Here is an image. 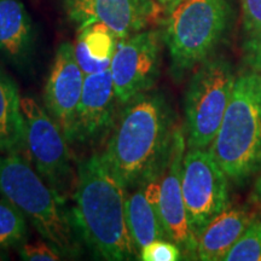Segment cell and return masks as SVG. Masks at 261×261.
Here are the masks:
<instances>
[{"label": "cell", "instance_id": "obj_11", "mask_svg": "<svg viewBox=\"0 0 261 261\" xmlns=\"http://www.w3.org/2000/svg\"><path fill=\"white\" fill-rule=\"evenodd\" d=\"M77 29L102 23L121 40L144 31L161 11L155 0H62Z\"/></svg>", "mask_w": 261, "mask_h": 261}, {"label": "cell", "instance_id": "obj_19", "mask_svg": "<svg viewBox=\"0 0 261 261\" xmlns=\"http://www.w3.org/2000/svg\"><path fill=\"white\" fill-rule=\"evenodd\" d=\"M242 51L250 70L261 71V0H241Z\"/></svg>", "mask_w": 261, "mask_h": 261}, {"label": "cell", "instance_id": "obj_20", "mask_svg": "<svg viewBox=\"0 0 261 261\" xmlns=\"http://www.w3.org/2000/svg\"><path fill=\"white\" fill-rule=\"evenodd\" d=\"M27 218L11 202L0 196V255L17 249L29 234Z\"/></svg>", "mask_w": 261, "mask_h": 261}, {"label": "cell", "instance_id": "obj_3", "mask_svg": "<svg viewBox=\"0 0 261 261\" xmlns=\"http://www.w3.org/2000/svg\"><path fill=\"white\" fill-rule=\"evenodd\" d=\"M0 196L17 207L64 257L80 255V237L65 203L22 151L0 152Z\"/></svg>", "mask_w": 261, "mask_h": 261}, {"label": "cell", "instance_id": "obj_13", "mask_svg": "<svg viewBox=\"0 0 261 261\" xmlns=\"http://www.w3.org/2000/svg\"><path fill=\"white\" fill-rule=\"evenodd\" d=\"M117 100L109 69L85 76L84 90L75 115L71 144L93 145L113 128L117 116Z\"/></svg>", "mask_w": 261, "mask_h": 261}, {"label": "cell", "instance_id": "obj_8", "mask_svg": "<svg viewBox=\"0 0 261 261\" xmlns=\"http://www.w3.org/2000/svg\"><path fill=\"white\" fill-rule=\"evenodd\" d=\"M230 179L208 149H187L181 188L189 224L198 238L205 226L230 207Z\"/></svg>", "mask_w": 261, "mask_h": 261}, {"label": "cell", "instance_id": "obj_23", "mask_svg": "<svg viewBox=\"0 0 261 261\" xmlns=\"http://www.w3.org/2000/svg\"><path fill=\"white\" fill-rule=\"evenodd\" d=\"M18 255L25 261H58L64 257L58 248L50 241H34V242L22 243L17 248Z\"/></svg>", "mask_w": 261, "mask_h": 261}, {"label": "cell", "instance_id": "obj_15", "mask_svg": "<svg viewBox=\"0 0 261 261\" xmlns=\"http://www.w3.org/2000/svg\"><path fill=\"white\" fill-rule=\"evenodd\" d=\"M254 215L244 207H228L202 231L196 256L202 261H224V257L252 223Z\"/></svg>", "mask_w": 261, "mask_h": 261}, {"label": "cell", "instance_id": "obj_9", "mask_svg": "<svg viewBox=\"0 0 261 261\" xmlns=\"http://www.w3.org/2000/svg\"><path fill=\"white\" fill-rule=\"evenodd\" d=\"M162 34L144 29L119 40L110 73L120 106L154 89L162 64Z\"/></svg>", "mask_w": 261, "mask_h": 261}, {"label": "cell", "instance_id": "obj_4", "mask_svg": "<svg viewBox=\"0 0 261 261\" xmlns=\"http://www.w3.org/2000/svg\"><path fill=\"white\" fill-rule=\"evenodd\" d=\"M234 19L232 0H184L163 21L162 40L171 74L180 81L213 57Z\"/></svg>", "mask_w": 261, "mask_h": 261}, {"label": "cell", "instance_id": "obj_7", "mask_svg": "<svg viewBox=\"0 0 261 261\" xmlns=\"http://www.w3.org/2000/svg\"><path fill=\"white\" fill-rule=\"evenodd\" d=\"M25 156L48 187L65 203L76 185V168L68 139L44 107L34 98L22 97Z\"/></svg>", "mask_w": 261, "mask_h": 261}, {"label": "cell", "instance_id": "obj_24", "mask_svg": "<svg viewBox=\"0 0 261 261\" xmlns=\"http://www.w3.org/2000/svg\"><path fill=\"white\" fill-rule=\"evenodd\" d=\"M155 2L161 6L163 11H166V14H168L169 11H172L175 6H178L184 0H155Z\"/></svg>", "mask_w": 261, "mask_h": 261}, {"label": "cell", "instance_id": "obj_6", "mask_svg": "<svg viewBox=\"0 0 261 261\" xmlns=\"http://www.w3.org/2000/svg\"><path fill=\"white\" fill-rule=\"evenodd\" d=\"M233 65L213 56L192 71L184 96L187 149H210L223 122L234 83Z\"/></svg>", "mask_w": 261, "mask_h": 261}, {"label": "cell", "instance_id": "obj_1", "mask_svg": "<svg viewBox=\"0 0 261 261\" xmlns=\"http://www.w3.org/2000/svg\"><path fill=\"white\" fill-rule=\"evenodd\" d=\"M127 192L103 154L77 162L71 218L80 240L99 259H138L126 219Z\"/></svg>", "mask_w": 261, "mask_h": 261}, {"label": "cell", "instance_id": "obj_5", "mask_svg": "<svg viewBox=\"0 0 261 261\" xmlns=\"http://www.w3.org/2000/svg\"><path fill=\"white\" fill-rule=\"evenodd\" d=\"M208 150L236 185L261 173V71L236 77L223 122Z\"/></svg>", "mask_w": 261, "mask_h": 261}, {"label": "cell", "instance_id": "obj_17", "mask_svg": "<svg viewBox=\"0 0 261 261\" xmlns=\"http://www.w3.org/2000/svg\"><path fill=\"white\" fill-rule=\"evenodd\" d=\"M21 98L18 85L0 65V152L23 150Z\"/></svg>", "mask_w": 261, "mask_h": 261}, {"label": "cell", "instance_id": "obj_12", "mask_svg": "<svg viewBox=\"0 0 261 261\" xmlns=\"http://www.w3.org/2000/svg\"><path fill=\"white\" fill-rule=\"evenodd\" d=\"M85 73L75 57L74 45L57 47L44 89V108L71 144L75 115L84 90Z\"/></svg>", "mask_w": 261, "mask_h": 261}, {"label": "cell", "instance_id": "obj_16", "mask_svg": "<svg viewBox=\"0 0 261 261\" xmlns=\"http://www.w3.org/2000/svg\"><path fill=\"white\" fill-rule=\"evenodd\" d=\"M75 57L85 75L109 69L120 39L102 23L77 29Z\"/></svg>", "mask_w": 261, "mask_h": 261}, {"label": "cell", "instance_id": "obj_21", "mask_svg": "<svg viewBox=\"0 0 261 261\" xmlns=\"http://www.w3.org/2000/svg\"><path fill=\"white\" fill-rule=\"evenodd\" d=\"M224 261H261V219L254 218Z\"/></svg>", "mask_w": 261, "mask_h": 261}, {"label": "cell", "instance_id": "obj_2", "mask_svg": "<svg viewBox=\"0 0 261 261\" xmlns=\"http://www.w3.org/2000/svg\"><path fill=\"white\" fill-rule=\"evenodd\" d=\"M175 127L172 108L159 91H146L121 106L103 156L127 190L159 171Z\"/></svg>", "mask_w": 261, "mask_h": 261}, {"label": "cell", "instance_id": "obj_22", "mask_svg": "<svg viewBox=\"0 0 261 261\" xmlns=\"http://www.w3.org/2000/svg\"><path fill=\"white\" fill-rule=\"evenodd\" d=\"M143 261H178L185 259L177 243L171 240H156L142 248L138 255Z\"/></svg>", "mask_w": 261, "mask_h": 261}, {"label": "cell", "instance_id": "obj_10", "mask_svg": "<svg viewBox=\"0 0 261 261\" xmlns=\"http://www.w3.org/2000/svg\"><path fill=\"white\" fill-rule=\"evenodd\" d=\"M187 151L184 127L177 126L168 152L158 172L159 213L168 240L177 243L189 259H197V238L189 224L181 188L182 161Z\"/></svg>", "mask_w": 261, "mask_h": 261}, {"label": "cell", "instance_id": "obj_14", "mask_svg": "<svg viewBox=\"0 0 261 261\" xmlns=\"http://www.w3.org/2000/svg\"><path fill=\"white\" fill-rule=\"evenodd\" d=\"M35 32L22 0H0V55L16 69L25 71L34 55Z\"/></svg>", "mask_w": 261, "mask_h": 261}, {"label": "cell", "instance_id": "obj_25", "mask_svg": "<svg viewBox=\"0 0 261 261\" xmlns=\"http://www.w3.org/2000/svg\"><path fill=\"white\" fill-rule=\"evenodd\" d=\"M254 198H255L257 203L261 204V174L257 178L255 185H254Z\"/></svg>", "mask_w": 261, "mask_h": 261}, {"label": "cell", "instance_id": "obj_18", "mask_svg": "<svg viewBox=\"0 0 261 261\" xmlns=\"http://www.w3.org/2000/svg\"><path fill=\"white\" fill-rule=\"evenodd\" d=\"M126 219L137 252L156 240H168L155 205L149 201L143 184L127 192Z\"/></svg>", "mask_w": 261, "mask_h": 261}]
</instances>
